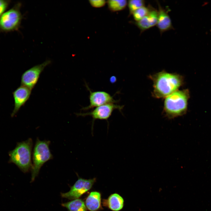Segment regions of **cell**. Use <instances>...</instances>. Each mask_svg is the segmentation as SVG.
Here are the masks:
<instances>
[{
    "label": "cell",
    "instance_id": "18",
    "mask_svg": "<svg viewBox=\"0 0 211 211\" xmlns=\"http://www.w3.org/2000/svg\"><path fill=\"white\" fill-rule=\"evenodd\" d=\"M145 1L142 0H130L128 1V7L130 15L136 10L144 6Z\"/></svg>",
    "mask_w": 211,
    "mask_h": 211
},
{
    "label": "cell",
    "instance_id": "19",
    "mask_svg": "<svg viewBox=\"0 0 211 211\" xmlns=\"http://www.w3.org/2000/svg\"><path fill=\"white\" fill-rule=\"evenodd\" d=\"M10 3V0H0V17L6 11Z\"/></svg>",
    "mask_w": 211,
    "mask_h": 211
},
{
    "label": "cell",
    "instance_id": "20",
    "mask_svg": "<svg viewBox=\"0 0 211 211\" xmlns=\"http://www.w3.org/2000/svg\"><path fill=\"white\" fill-rule=\"evenodd\" d=\"M89 1L92 6L95 8L102 7L104 6L107 2L104 0H90Z\"/></svg>",
    "mask_w": 211,
    "mask_h": 211
},
{
    "label": "cell",
    "instance_id": "9",
    "mask_svg": "<svg viewBox=\"0 0 211 211\" xmlns=\"http://www.w3.org/2000/svg\"><path fill=\"white\" fill-rule=\"evenodd\" d=\"M89 91V104L87 107L83 108L84 110L95 108L105 104L115 103L118 102L114 99L113 97L108 93L101 91H93L86 86Z\"/></svg>",
    "mask_w": 211,
    "mask_h": 211
},
{
    "label": "cell",
    "instance_id": "1",
    "mask_svg": "<svg viewBox=\"0 0 211 211\" xmlns=\"http://www.w3.org/2000/svg\"><path fill=\"white\" fill-rule=\"evenodd\" d=\"M149 78L153 82L152 96L157 98H166L178 90L184 83L182 75L164 70L150 75Z\"/></svg>",
    "mask_w": 211,
    "mask_h": 211
},
{
    "label": "cell",
    "instance_id": "17",
    "mask_svg": "<svg viewBox=\"0 0 211 211\" xmlns=\"http://www.w3.org/2000/svg\"><path fill=\"white\" fill-rule=\"evenodd\" d=\"M150 6H143L134 11L132 14L135 21H138L146 16L149 13Z\"/></svg>",
    "mask_w": 211,
    "mask_h": 211
},
{
    "label": "cell",
    "instance_id": "2",
    "mask_svg": "<svg viewBox=\"0 0 211 211\" xmlns=\"http://www.w3.org/2000/svg\"><path fill=\"white\" fill-rule=\"evenodd\" d=\"M190 96L187 89L177 90L165 98L163 110L165 115L172 119L185 114Z\"/></svg>",
    "mask_w": 211,
    "mask_h": 211
},
{
    "label": "cell",
    "instance_id": "3",
    "mask_svg": "<svg viewBox=\"0 0 211 211\" xmlns=\"http://www.w3.org/2000/svg\"><path fill=\"white\" fill-rule=\"evenodd\" d=\"M33 145L32 139L17 143L15 149L9 153V162L14 163L23 172H28L32 167L31 159Z\"/></svg>",
    "mask_w": 211,
    "mask_h": 211
},
{
    "label": "cell",
    "instance_id": "16",
    "mask_svg": "<svg viewBox=\"0 0 211 211\" xmlns=\"http://www.w3.org/2000/svg\"><path fill=\"white\" fill-rule=\"evenodd\" d=\"M109 9L113 12L122 10L124 9L127 5L125 0H110L107 1Z\"/></svg>",
    "mask_w": 211,
    "mask_h": 211
},
{
    "label": "cell",
    "instance_id": "15",
    "mask_svg": "<svg viewBox=\"0 0 211 211\" xmlns=\"http://www.w3.org/2000/svg\"><path fill=\"white\" fill-rule=\"evenodd\" d=\"M61 205L67 208L68 211H87L85 202L79 198L62 203Z\"/></svg>",
    "mask_w": 211,
    "mask_h": 211
},
{
    "label": "cell",
    "instance_id": "4",
    "mask_svg": "<svg viewBox=\"0 0 211 211\" xmlns=\"http://www.w3.org/2000/svg\"><path fill=\"white\" fill-rule=\"evenodd\" d=\"M50 143L49 141H41L38 138L37 139L33 156V165L31 169L32 182L38 175L43 165L53 158L49 148Z\"/></svg>",
    "mask_w": 211,
    "mask_h": 211
},
{
    "label": "cell",
    "instance_id": "13",
    "mask_svg": "<svg viewBox=\"0 0 211 211\" xmlns=\"http://www.w3.org/2000/svg\"><path fill=\"white\" fill-rule=\"evenodd\" d=\"M124 201L119 194L115 193L110 195L107 199L102 200L103 205L113 211H119L123 207Z\"/></svg>",
    "mask_w": 211,
    "mask_h": 211
},
{
    "label": "cell",
    "instance_id": "5",
    "mask_svg": "<svg viewBox=\"0 0 211 211\" xmlns=\"http://www.w3.org/2000/svg\"><path fill=\"white\" fill-rule=\"evenodd\" d=\"M21 4L18 3L6 11L0 17V32L7 33L18 30L22 16L20 11Z\"/></svg>",
    "mask_w": 211,
    "mask_h": 211
},
{
    "label": "cell",
    "instance_id": "12",
    "mask_svg": "<svg viewBox=\"0 0 211 211\" xmlns=\"http://www.w3.org/2000/svg\"><path fill=\"white\" fill-rule=\"evenodd\" d=\"M158 16L156 26L161 33L169 30L173 28L171 20L168 12L162 8L158 2Z\"/></svg>",
    "mask_w": 211,
    "mask_h": 211
},
{
    "label": "cell",
    "instance_id": "11",
    "mask_svg": "<svg viewBox=\"0 0 211 211\" xmlns=\"http://www.w3.org/2000/svg\"><path fill=\"white\" fill-rule=\"evenodd\" d=\"M158 16V11L150 6L148 14L140 21H135L134 23L142 32L156 25Z\"/></svg>",
    "mask_w": 211,
    "mask_h": 211
},
{
    "label": "cell",
    "instance_id": "10",
    "mask_svg": "<svg viewBox=\"0 0 211 211\" xmlns=\"http://www.w3.org/2000/svg\"><path fill=\"white\" fill-rule=\"evenodd\" d=\"M31 92V90L22 85H21L13 92L14 108L11 115L12 117L14 116L25 103L30 97Z\"/></svg>",
    "mask_w": 211,
    "mask_h": 211
},
{
    "label": "cell",
    "instance_id": "8",
    "mask_svg": "<svg viewBox=\"0 0 211 211\" xmlns=\"http://www.w3.org/2000/svg\"><path fill=\"white\" fill-rule=\"evenodd\" d=\"M123 106L117 105L114 103H110L96 107L90 112L78 113L76 115L82 116L88 115L91 116L93 118L91 126L92 132L94 123L96 120H106L107 121L114 110L117 109L121 111Z\"/></svg>",
    "mask_w": 211,
    "mask_h": 211
},
{
    "label": "cell",
    "instance_id": "14",
    "mask_svg": "<svg viewBox=\"0 0 211 211\" xmlns=\"http://www.w3.org/2000/svg\"><path fill=\"white\" fill-rule=\"evenodd\" d=\"M101 200V194L100 192H91L86 198L84 202L87 209L90 211H98L102 209Z\"/></svg>",
    "mask_w": 211,
    "mask_h": 211
},
{
    "label": "cell",
    "instance_id": "7",
    "mask_svg": "<svg viewBox=\"0 0 211 211\" xmlns=\"http://www.w3.org/2000/svg\"><path fill=\"white\" fill-rule=\"evenodd\" d=\"M51 63L50 60H47L25 71L21 76V85L32 90L37 83L40 74L44 69Z\"/></svg>",
    "mask_w": 211,
    "mask_h": 211
},
{
    "label": "cell",
    "instance_id": "6",
    "mask_svg": "<svg viewBox=\"0 0 211 211\" xmlns=\"http://www.w3.org/2000/svg\"><path fill=\"white\" fill-rule=\"evenodd\" d=\"M96 181V178L85 179L79 177L70 190L66 193H61V196L72 200L79 199L92 188Z\"/></svg>",
    "mask_w": 211,
    "mask_h": 211
}]
</instances>
